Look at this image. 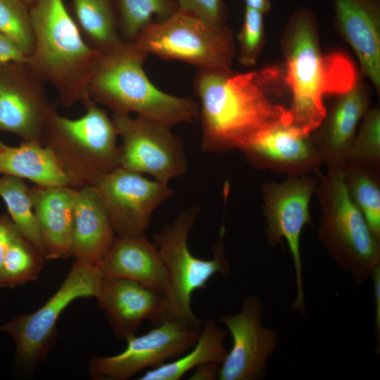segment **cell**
Masks as SVG:
<instances>
[{"mask_svg":"<svg viewBox=\"0 0 380 380\" xmlns=\"http://www.w3.org/2000/svg\"><path fill=\"white\" fill-rule=\"evenodd\" d=\"M27 61V57L6 37L0 32V65Z\"/></svg>","mask_w":380,"mask_h":380,"instance_id":"cell-35","label":"cell"},{"mask_svg":"<svg viewBox=\"0 0 380 380\" xmlns=\"http://www.w3.org/2000/svg\"><path fill=\"white\" fill-rule=\"evenodd\" d=\"M19 231L10 217L0 214V288H2V269L8 246Z\"/></svg>","mask_w":380,"mask_h":380,"instance_id":"cell-34","label":"cell"},{"mask_svg":"<svg viewBox=\"0 0 380 380\" xmlns=\"http://www.w3.org/2000/svg\"><path fill=\"white\" fill-rule=\"evenodd\" d=\"M82 102L85 108L82 116L70 119L55 112L42 139L75 189L94 186L103 176L120 167L118 134L113 118L89 94Z\"/></svg>","mask_w":380,"mask_h":380,"instance_id":"cell-5","label":"cell"},{"mask_svg":"<svg viewBox=\"0 0 380 380\" xmlns=\"http://www.w3.org/2000/svg\"><path fill=\"white\" fill-rule=\"evenodd\" d=\"M201 330L179 321L165 320L143 335L127 338V347L120 353L93 357L89 374L96 379H128L185 353L194 346Z\"/></svg>","mask_w":380,"mask_h":380,"instance_id":"cell-12","label":"cell"},{"mask_svg":"<svg viewBox=\"0 0 380 380\" xmlns=\"http://www.w3.org/2000/svg\"><path fill=\"white\" fill-rule=\"evenodd\" d=\"M7 146L8 145L5 144L4 143L0 141V151L5 149Z\"/></svg>","mask_w":380,"mask_h":380,"instance_id":"cell-40","label":"cell"},{"mask_svg":"<svg viewBox=\"0 0 380 380\" xmlns=\"http://www.w3.org/2000/svg\"><path fill=\"white\" fill-rule=\"evenodd\" d=\"M0 175L27 179L39 186H70L56 155L39 141H23L0 151Z\"/></svg>","mask_w":380,"mask_h":380,"instance_id":"cell-23","label":"cell"},{"mask_svg":"<svg viewBox=\"0 0 380 380\" xmlns=\"http://www.w3.org/2000/svg\"><path fill=\"white\" fill-rule=\"evenodd\" d=\"M74 19L85 39L103 51L122 40L113 0H72Z\"/></svg>","mask_w":380,"mask_h":380,"instance_id":"cell-26","label":"cell"},{"mask_svg":"<svg viewBox=\"0 0 380 380\" xmlns=\"http://www.w3.org/2000/svg\"><path fill=\"white\" fill-rule=\"evenodd\" d=\"M3 330V326H0V331Z\"/></svg>","mask_w":380,"mask_h":380,"instance_id":"cell-41","label":"cell"},{"mask_svg":"<svg viewBox=\"0 0 380 380\" xmlns=\"http://www.w3.org/2000/svg\"><path fill=\"white\" fill-rule=\"evenodd\" d=\"M335 19L355 52L363 73L380 87L379 0H333Z\"/></svg>","mask_w":380,"mask_h":380,"instance_id":"cell-18","label":"cell"},{"mask_svg":"<svg viewBox=\"0 0 380 380\" xmlns=\"http://www.w3.org/2000/svg\"><path fill=\"white\" fill-rule=\"evenodd\" d=\"M44 255L19 231L7 249L2 269V288H14L37 279Z\"/></svg>","mask_w":380,"mask_h":380,"instance_id":"cell-28","label":"cell"},{"mask_svg":"<svg viewBox=\"0 0 380 380\" xmlns=\"http://www.w3.org/2000/svg\"><path fill=\"white\" fill-rule=\"evenodd\" d=\"M132 44L146 54L188 63L198 70L232 72L235 50L230 30L178 9L145 27Z\"/></svg>","mask_w":380,"mask_h":380,"instance_id":"cell-8","label":"cell"},{"mask_svg":"<svg viewBox=\"0 0 380 380\" xmlns=\"http://www.w3.org/2000/svg\"><path fill=\"white\" fill-rule=\"evenodd\" d=\"M103 277L134 281L164 295L167 274L158 250L144 235L115 237L97 264Z\"/></svg>","mask_w":380,"mask_h":380,"instance_id":"cell-19","label":"cell"},{"mask_svg":"<svg viewBox=\"0 0 380 380\" xmlns=\"http://www.w3.org/2000/svg\"><path fill=\"white\" fill-rule=\"evenodd\" d=\"M317 185V179L304 175L288 176L280 183L265 182L262 188L267 222L266 241L272 246L282 243L283 239L288 243L297 289V296L291 308L301 314L305 310V298L300 239L304 227L311 223L309 205Z\"/></svg>","mask_w":380,"mask_h":380,"instance_id":"cell-11","label":"cell"},{"mask_svg":"<svg viewBox=\"0 0 380 380\" xmlns=\"http://www.w3.org/2000/svg\"><path fill=\"white\" fill-rule=\"evenodd\" d=\"M175 1V0H174Z\"/></svg>","mask_w":380,"mask_h":380,"instance_id":"cell-42","label":"cell"},{"mask_svg":"<svg viewBox=\"0 0 380 380\" xmlns=\"http://www.w3.org/2000/svg\"><path fill=\"white\" fill-rule=\"evenodd\" d=\"M226 331L213 320L205 321L198 338L188 353L144 372L140 380H179L191 369L206 362L221 365L227 351L224 345Z\"/></svg>","mask_w":380,"mask_h":380,"instance_id":"cell-24","label":"cell"},{"mask_svg":"<svg viewBox=\"0 0 380 380\" xmlns=\"http://www.w3.org/2000/svg\"><path fill=\"white\" fill-rule=\"evenodd\" d=\"M327 165L326 173L317 175L315 189L321 208L319 239L340 268L360 285L380 265V239L351 199L342 165Z\"/></svg>","mask_w":380,"mask_h":380,"instance_id":"cell-6","label":"cell"},{"mask_svg":"<svg viewBox=\"0 0 380 380\" xmlns=\"http://www.w3.org/2000/svg\"><path fill=\"white\" fill-rule=\"evenodd\" d=\"M284 66L234 74L198 70L194 89L200 100L203 151L240 149L258 132L283 122L288 108L276 103L286 85Z\"/></svg>","mask_w":380,"mask_h":380,"instance_id":"cell-1","label":"cell"},{"mask_svg":"<svg viewBox=\"0 0 380 380\" xmlns=\"http://www.w3.org/2000/svg\"><path fill=\"white\" fill-rule=\"evenodd\" d=\"M368 109L366 91L358 81L353 89L340 95L312 137L323 163H343L348 156L357 125Z\"/></svg>","mask_w":380,"mask_h":380,"instance_id":"cell-20","label":"cell"},{"mask_svg":"<svg viewBox=\"0 0 380 380\" xmlns=\"http://www.w3.org/2000/svg\"><path fill=\"white\" fill-rule=\"evenodd\" d=\"M347 158L380 163V111L368 109L362 117ZM346 158V159H347Z\"/></svg>","mask_w":380,"mask_h":380,"instance_id":"cell-31","label":"cell"},{"mask_svg":"<svg viewBox=\"0 0 380 380\" xmlns=\"http://www.w3.org/2000/svg\"><path fill=\"white\" fill-rule=\"evenodd\" d=\"M112 118L122 139L120 167L167 184L186 172L182 142L170 126L129 114L113 113Z\"/></svg>","mask_w":380,"mask_h":380,"instance_id":"cell-10","label":"cell"},{"mask_svg":"<svg viewBox=\"0 0 380 380\" xmlns=\"http://www.w3.org/2000/svg\"><path fill=\"white\" fill-rule=\"evenodd\" d=\"M177 9L192 14L201 20L224 25L226 7L222 0H175Z\"/></svg>","mask_w":380,"mask_h":380,"instance_id":"cell-33","label":"cell"},{"mask_svg":"<svg viewBox=\"0 0 380 380\" xmlns=\"http://www.w3.org/2000/svg\"><path fill=\"white\" fill-rule=\"evenodd\" d=\"M102 200L95 186L76 189L71 257L96 265L115 239Z\"/></svg>","mask_w":380,"mask_h":380,"instance_id":"cell-22","label":"cell"},{"mask_svg":"<svg viewBox=\"0 0 380 380\" xmlns=\"http://www.w3.org/2000/svg\"><path fill=\"white\" fill-rule=\"evenodd\" d=\"M35 43L26 62L71 107L89 95L100 51L87 42L63 0H37L30 7Z\"/></svg>","mask_w":380,"mask_h":380,"instance_id":"cell-3","label":"cell"},{"mask_svg":"<svg viewBox=\"0 0 380 380\" xmlns=\"http://www.w3.org/2000/svg\"><path fill=\"white\" fill-rule=\"evenodd\" d=\"M102 279L96 265L75 259L60 287L40 308L4 325L3 331L14 340L18 360L30 369L41 362L53 346L60 315L75 300L96 298Z\"/></svg>","mask_w":380,"mask_h":380,"instance_id":"cell-9","label":"cell"},{"mask_svg":"<svg viewBox=\"0 0 380 380\" xmlns=\"http://www.w3.org/2000/svg\"><path fill=\"white\" fill-rule=\"evenodd\" d=\"M29 7H30L37 0H23Z\"/></svg>","mask_w":380,"mask_h":380,"instance_id":"cell-39","label":"cell"},{"mask_svg":"<svg viewBox=\"0 0 380 380\" xmlns=\"http://www.w3.org/2000/svg\"><path fill=\"white\" fill-rule=\"evenodd\" d=\"M239 150L254 167L288 176H317L323 164L311 134L283 122L258 132Z\"/></svg>","mask_w":380,"mask_h":380,"instance_id":"cell-16","label":"cell"},{"mask_svg":"<svg viewBox=\"0 0 380 380\" xmlns=\"http://www.w3.org/2000/svg\"><path fill=\"white\" fill-rule=\"evenodd\" d=\"M315 18L301 8L290 18L282 40L284 81L291 95L289 125L309 135L323 121L326 94L342 95L357 82L355 67L341 52L322 55Z\"/></svg>","mask_w":380,"mask_h":380,"instance_id":"cell-2","label":"cell"},{"mask_svg":"<svg viewBox=\"0 0 380 380\" xmlns=\"http://www.w3.org/2000/svg\"><path fill=\"white\" fill-rule=\"evenodd\" d=\"M56 111L44 82L26 61L0 65V132L42 143L46 127Z\"/></svg>","mask_w":380,"mask_h":380,"instance_id":"cell-14","label":"cell"},{"mask_svg":"<svg viewBox=\"0 0 380 380\" xmlns=\"http://www.w3.org/2000/svg\"><path fill=\"white\" fill-rule=\"evenodd\" d=\"M342 169L351 199L380 239V163L347 158Z\"/></svg>","mask_w":380,"mask_h":380,"instance_id":"cell-25","label":"cell"},{"mask_svg":"<svg viewBox=\"0 0 380 380\" xmlns=\"http://www.w3.org/2000/svg\"><path fill=\"white\" fill-rule=\"evenodd\" d=\"M199 213L196 206L182 212L161 232L154 242L167 274V288L163 296L160 322L172 319L201 329V321L191 308V296L198 289H205L215 274H226L229 265L223 236L213 246V257L204 260L194 256L188 247V236Z\"/></svg>","mask_w":380,"mask_h":380,"instance_id":"cell-7","label":"cell"},{"mask_svg":"<svg viewBox=\"0 0 380 380\" xmlns=\"http://www.w3.org/2000/svg\"><path fill=\"white\" fill-rule=\"evenodd\" d=\"M120 236H141L153 211L173 194L168 184L119 167L94 186Z\"/></svg>","mask_w":380,"mask_h":380,"instance_id":"cell-13","label":"cell"},{"mask_svg":"<svg viewBox=\"0 0 380 380\" xmlns=\"http://www.w3.org/2000/svg\"><path fill=\"white\" fill-rule=\"evenodd\" d=\"M0 32L27 58L33 51L34 32L30 7L23 0H0Z\"/></svg>","mask_w":380,"mask_h":380,"instance_id":"cell-30","label":"cell"},{"mask_svg":"<svg viewBox=\"0 0 380 380\" xmlns=\"http://www.w3.org/2000/svg\"><path fill=\"white\" fill-rule=\"evenodd\" d=\"M0 197L6 205L10 218L20 234L44 255L31 187L23 179L3 175L0 177Z\"/></svg>","mask_w":380,"mask_h":380,"instance_id":"cell-27","label":"cell"},{"mask_svg":"<svg viewBox=\"0 0 380 380\" xmlns=\"http://www.w3.org/2000/svg\"><path fill=\"white\" fill-rule=\"evenodd\" d=\"M220 364L206 362L196 367L189 378L191 380H214L218 379Z\"/></svg>","mask_w":380,"mask_h":380,"instance_id":"cell-37","label":"cell"},{"mask_svg":"<svg viewBox=\"0 0 380 380\" xmlns=\"http://www.w3.org/2000/svg\"><path fill=\"white\" fill-rule=\"evenodd\" d=\"M262 305L258 296L246 298L239 312L223 315L220 322L232 337V347L222 362L220 380H253L265 376L266 363L279 342L276 329L262 324Z\"/></svg>","mask_w":380,"mask_h":380,"instance_id":"cell-15","label":"cell"},{"mask_svg":"<svg viewBox=\"0 0 380 380\" xmlns=\"http://www.w3.org/2000/svg\"><path fill=\"white\" fill-rule=\"evenodd\" d=\"M99 51L89 86V94L97 103L113 113H134L170 127L198 118L193 100L167 94L151 82L143 68L148 54L132 42L121 41Z\"/></svg>","mask_w":380,"mask_h":380,"instance_id":"cell-4","label":"cell"},{"mask_svg":"<svg viewBox=\"0 0 380 380\" xmlns=\"http://www.w3.org/2000/svg\"><path fill=\"white\" fill-rule=\"evenodd\" d=\"M118 29L132 42L147 25L165 20L177 9L174 0H113ZM155 21V22H156Z\"/></svg>","mask_w":380,"mask_h":380,"instance_id":"cell-29","label":"cell"},{"mask_svg":"<svg viewBox=\"0 0 380 380\" xmlns=\"http://www.w3.org/2000/svg\"><path fill=\"white\" fill-rule=\"evenodd\" d=\"M373 281L374 296L375 301V329L378 338L377 349L379 350L380 338V265L375 267L371 274Z\"/></svg>","mask_w":380,"mask_h":380,"instance_id":"cell-36","label":"cell"},{"mask_svg":"<svg viewBox=\"0 0 380 380\" xmlns=\"http://www.w3.org/2000/svg\"><path fill=\"white\" fill-rule=\"evenodd\" d=\"M96 299L120 338L134 335L145 319L156 325L160 323L163 295L134 281L103 277Z\"/></svg>","mask_w":380,"mask_h":380,"instance_id":"cell-17","label":"cell"},{"mask_svg":"<svg viewBox=\"0 0 380 380\" xmlns=\"http://www.w3.org/2000/svg\"><path fill=\"white\" fill-rule=\"evenodd\" d=\"M75 191L68 186L31 187L46 260L71 257Z\"/></svg>","mask_w":380,"mask_h":380,"instance_id":"cell-21","label":"cell"},{"mask_svg":"<svg viewBox=\"0 0 380 380\" xmlns=\"http://www.w3.org/2000/svg\"><path fill=\"white\" fill-rule=\"evenodd\" d=\"M246 7L255 9L265 14L271 7L270 0H245Z\"/></svg>","mask_w":380,"mask_h":380,"instance_id":"cell-38","label":"cell"},{"mask_svg":"<svg viewBox=\"0 0 380 380\" xmlns=\"http://www.w3.org/2000/svg\"><path fill=\"white\" fill-rule=\"evenodd\" d=\"M263 13L246 7L243 23L239 34V62L246 66L255 63L263 42Z\"/></svg>","mask_w":380,"mask_h":380,"instance_id":"cell-32","label":"cell"}]
</instances>
